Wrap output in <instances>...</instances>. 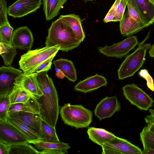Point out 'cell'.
<instances>
[{"label": "cell", "instance_id": "60d3db41", "mask_svg": "<svg viewBox=\"0 0 154 154\" xmlns=\"http://www.w3.org/2000/svg\"><path fill=\"white\" fill-rule=\"evenodd\" d=\"M11 145L0 141V154H9Z\"/></svg>", "mask_w": 154, "mask_h": 154}, {"label": "cell", "instance_id": "44dd1931", "mask_svg": "<svg viewBox=\"0 0 154 154\" xmlns=\"http://www.w3.org/2000/svg\"><path fill=\"white\" fill-rule=\"evenodd\" d=\"M55 68L60 69L69 81L77 80L76 70L72 62L68 59L60 58L54 61Z\"/></svg>", "mask_w": 154, "mask_h": 154}, {"label": "cell", "instance_id": "4dcf8cb0", "mask_svg": "<svg viewBox=\"0 0 154 154\" xmlns=\"http://www.w3.org/2000/svg\"><path fill=\"white\" fill-rule=\"evenodd\" d=\"M9 93L0 94V120H5L10 105Z\"/></svg>", "mask_w": 154, "mask_h": 154}, {"label": "cell", "instance_id": "7c38bea8", "mask_svg": "<svg viewBox=\"0 0 154 154\" xmlns=\"http://www.w3.org/2000/svg\"><path fill=\"white\" fill-rule=\"evenodd\" d=\"M121 110V105L117 97H106L97 105L94 112L100 120L112 117Z\"/></svg>", "mask_w": 154, "mask_h": 154}, {"label": "cell", "instance_id": "2e32d148", "mask_svg": "<svg viewBox=\"0 0 154 154\" xmlns=\"http://www.w3.org/2000/svg\"><path fill=\"white\" fill-rule=\"evenodd\" d=\"M107 84V80L104 76L96 74L79 81L75 86L74 90L86 93L106 86Z\"/></svg>", "mask_w": 154, "mask_h": 154}, {"label": "cell", "instance_id": "1f68e13d", "mask_svg": "<svg viewBox=\"0 0 154 154\" xmlns=\"http://www.w3.org/2000/svg\"><path fill=\"white\" fill-rule=\"evenodd\" d=\"M21 111L41 115L39 104L32 96L31 97L27 102L23 103Z\"/></svg>", "mask_w": 154, "mask_h": 154}, {"label": "cell", "instance_id": "d590c367", "mask_svg": "<svg viewBox=\"0 0 154 154\" xmlns=\"http://www.w3.org/2000/svg\"><path fill=\"white\" fill-rule=\"evenodd\" d=\"M138 75L142 78L145 79L146 81V85L148 88L152 91H154L153 80L146 69L141 70L138 72Z\"/></svg>", "mask_w": 154, "mask_h": 154}, {"label": "cell", "instance_id": "d4e9b609", "mask_svg": "<svg viewBox=\"0 0 154 154\" xmlns=\"http://www.w3.org/2000/svg\"><path fill=\"white\" fill-rule=\"evenodd\" d=\"M29 144H33L40 150L55 149L60 151L65 154L67 153L68 150L70 148L68 143L62 142H46L42 140L30 141Z\"/></svg>", "mask_w": 154, "mask_h": 154}, {"label": "cell", "instance_id": "52a82bcc", "mask_svg": "<svg viewBox=\"0 0 154 154\" xmlns=\"http://www.w3.org/2000/svg\"><path fill=\"white\" fill-rule=\"evenodd\" d=\"M139 44L137 36L132 35L111 46L99 47L97 49L99 52L107 57L121 58Z\"/></svg>", "mask_w": 154, "mask_h": 154}, {"label": "cell", "instance_id": "8fae6325", "mask_svg": "<svg viewBox=\"0 0 154 154\" xmlns=\"http://www.w3.org/2000/svg\"><path fill=\"white\" fill-rule=\"evenodd\" d=\"M34 42L32 32L27 26H21L13 32L11 44L17 49L29 51Z\"/></svg>", "mask_w": 154, "mask_h": 154}, {"label": "cell", "instance_id": "f1b7e54d", "mask_svg": "<svg viewBox=\"0 0 154 154\" xmlns=\"http://www.w3.org/2000/svg\"><path fill=\"white\" fill-rule=\"evenodd\" d=\"M13 29L10 23L0 26V42L11 45Z\"/></svg>", "mask_w": 154, "mask_h": 154}, {"label": "cell", "instance_id": "b9f144b4", "mask_svg": "<svg viewBox=\"0 0 154 154\" xmlns=\"http://www.w3.org/2000/svg\"><path fill=\"white\" fill-rule=\"evenodd\" d=\"M41 154H64L65 153L58 150L55 149H45L42 150Z\"/></svg>", "mask_w": 154, "mask_h": 154}, {"label": "cell", "instance_id": "9c48e42d", "mask_svg": "<svg viewBox=\"0 0 154 154\" xmlns=\"http://www.w3.org/2000/svg\"><path fill=\"white\" fill-rule=\"evenodd\" d=\"M0 141L10 145L27 143L28 138L6 120H0Z\"/></svg>", "mask_w": 154, "mask_h": 154}, {"label": "cell", "instance_id": "4316f807", "mask_svg": "<svg viewBox=\"0 0 154 154\" xmlns=\"http://www.w3.org/2000/svg\"><path fill=\"white\" fill-rule=\"evenodd\" d=\"M41 128L43 138L42 141L50 142L60 141L57 134L55 127L50 125L42 118Z\"/></svg>", "mask_w": 154, "mask_h": 154}, {"label": "cell", "instance_id": "ab89813d", "mask_svg": "<svg viewBox=\"0 0 154 154\" xmlns=\"http://www.w3.org/2000/svg\"><path fill=\"white\" fill-rule=\"evenodd\" d=\"M23 104V103H18L10 105L8 110V114H10L21 111Z\"/></svg>", "mask_w": 154, "mask_h": 154}, {"label": "cell", "instance_id": "c3c4849f", "mask_svg": "<svg viewBox=\"0 0 154 154\" xmlns=\"http://www.w3.org/2000/svg\"><path fill=\"white\" fill-rule=\"evenodd\" d=\"M152 0V1H153V2H154V0Z\"/></svg>", "mask_w": 154, "mask_h": 154}, {"label": "cell", "instance_id": "f6af8a7d", "mask_svg": "<svg viewBox=\"0 0 154 154\" xmlns=\"http://www.w3.org/2000/svg\"><path fill=\"white\" fill-rule=\"evenodd\" d=\"M149 54L150 57H154V44L150 48Z\"/></svg>", "mask_w": 154, "mask_h": 154}, {"label": "cell", "instance_id": "d6986e66", "mask_svg": "<svg viewBox=\"0 0 154 154\" xmlns=\"http://www.w3.org/2000/svg\"><path fill=\"white\" fill-rule=\"evenodd\" d=\"M18 112L7 114L6 120L18 128L30 141L42 140V138L33 132L20 118Z\"/></svg>", "mask_w": 154, "mask_h": 154}, {"label": "cell", "instance_id": "ba28073f", "mask_svg": "<svg viewBox=\"0 0 154 154\" xmlns=\"http://www.w3.org/2000/svg\"><path fill=\"white\" fill-rule=\"evenodd\" d=\"M102 154H142V151L127 140L116 136L101 146Z\"/></svg>", "mask_w": 154, "mask_h": 154}, {"label": "cell", "instance_id": "277c9868", "mask_svg": "<svg viewBox=\"0 0 154 154\" xmlns=\"http://www.w3.org/2000/svg\"><path fill=\"white\" fill-rule=\"evenodd\" d=\"M60 48V45H56L28 51L20 57L19 61L20 68L25 74L33 73L42 63L51 57L55 56Z\"/></svg>", "mask_w": 154, "mask_h": 154}, {"label": "cell", "instance_id": "484cf974", "mask_svg": "<svg viewBox=\"0 0 154 154\" xmlns=\"http://www.w3.org/2000/svg\"><path fill=\"white\" fill-rule=\"evenodd\" d=\"M0 54L5 66H11L17 52V49L11 45L0 42Z\"/></svg>", "mask_w": 154, "mask_h": 154}, {"label": "cell", "instance_id": "e575fe53", "mask_svg": "<svg viewBox=\"0 0 154 154\" xmlns=\"http://www.w3.org/2000/svg\"><path fill=\"white\" fill-rule=\"evenodd\" d=\"M127 3V0H120L118 6L116 15L112 22L120 21L122 20L125 12Z\"/></svg>", "mask_w": 154, "mask_h": 154}, {"label": "cell", "instance_id": "30bf717a", "mask_svg": "<svg viewBox=\"0 0 154 154\" xmlns=\"http://www.w3.org/2000/svg\"><path fill=\"white\" fill-rule=\"evenodd\" d=\"M41 4V0H17L9 7L8 14L14 18L22 17L36 11Z\"/></svg>", "mask_w": 154, "mask_h": 154}, {"label": "cell", "instance_id": "bcb514c9", "mask_svg": "<svg viewBox=\"0 0 154 154\" xmlns=\"http://www.w3.org/2000/svg\"><path fill=\"white\" fill-rule=\"evenodd\" d=\"M149 110L151 114L154 117V109H149Z\"/></svg>", "mask_w": 154, "mask_h": 154}, {"label": "cell", "instance_id": "8992f818", "mask_svg": "<svg viewBox=\"0 0 154 154\" xmlns=\"http://www.w3.org/2000/svg\"><path fill=\"white\" fill-rule=\"evenodd\" d=\"M123 95L130 103L139 109L147 111L152 106V99L134 83L127 84L122 88Z\"/></svg>", "mask_w": 154, "mask_h": 154}, {"label": "cell", "instance_id": "d6a6232c", "mask_svg": "<svg viewBox=\"0 0 154 154\" xmlns=\"http://www.w3.org/2000/svg\"><path fill=\"white\" fill-rule=\"evenodd\" d=\"M8 8L5 0H0V26L9 23L7 17Z\"/></svg>", "mask_w": 154, "mask_h": 154}, {"label": "cell", "instance_id": "8d00e7d4", "mask_svg": "<svg viewBox=\"0 0 154 154\" xmlns=\"http://www.w3.org/2000/svg\"><path fill=\"white\" fill-rule=\"evenodd\" d=\"M128 11L131 17L137 22L147 26L143 21L139 14L133 6L128 3H127Z\"/></svg>", "mask_w": 154, "mask_h": 154}, {"label": "cell", "instance_id": "9a60e30c", "mask_svg": "<svg viewBox=\"0 0 154 154\" xmlns=\"http://www.w3.org/2000/svg\"><path fill=\"white\" fill-rule=\"evenodd\" d=\"M38 73L26 75L23 73L17 78L15 83L19 84L33 97L41 96L42 92L37 79Z\"/></svg>", "mask_w": 154, "mask_h": 154}, {"label": "cell", "instance_id": "7bdbcfd3", "mask_svg": "<svg viewBox=\"0 0 154 154\" xmlns=\"http://www.w3.org/2000/svg\"><path fill=\"white\" fill-rule=\"evenodd\" d=\"M55 76L59 79H63L65 76L63 72L59 69L55 68Z\"/></svg>", "mask_w": 154, "mask_h": 154}, {"label": "cell", "instance_id": "7dc6e473", "mask_svg": "<svg viewBox=\"0 0 154 154\" xmlns=\"http://www.w3.org/2000/svg\"><path fill=\"white\" fill-rule=\"evenodd\" d=\"M86 0L92 1H93V0Z\"/></svg>", "mask_w": 154, "mask_h": 154}, {"label": "cell", "instance_id": "83f0119b", "mask_svg": "<svg viewBox=\"0 0 154 154\" xmlns=\"http://www.w3.org/2000/svg\"><path fill=\"white\" fill-rule=\"evenodd\" d=\"M29 144L25 143L11 145L9 154H41L40 151Z\"/></svg>", "mask_w": 154, "mask_h": 154}, {"label": "cell", "instance_id": "3957f363", "mask_svg": "<svg viewBox=\"0 0 154 154\" xmlns=\"http://www.w3.org/2000/svg\"><path fill=\"white\" fill-rule=\"evenodd\" d=\"M150 32L145 39L138 44L132 53L127 55L117 71L119 79L123 80L133 76L144 64L147 51L151 47L150 43H144L149 38Z\"/></svg>", "mask_w": 154, "mask_h": 154}, {"label": "cell", "instance_id": "4fadbf2b", "mask_svg": "<svg viewBox=\"0 0 154 154\" xmlns=\"http://www.w3.org/2000/svg\"><path fill=\"white\" fill-rule=\"evenodd\" d=\"M23 73L11 66L0 68V94L9 93L14 86L16 79Z\"/></svg>", "mask_w": 154, "mask_h": 154}, {"label": "cell", "instance_id": "f546056e", "mask_svg": "<svg viewBox=\"0 0 154 154\" xmlns=\"http://www.w3.org/2000/svg\"><path fill=\"white\" fill-rule=\"evenodd\" d=\"M140 140L143 148L154 149V135L145 127L140 133Z\"/></svg>", "mask_w": 154, "mask_h": 154}, {"label": "cell", "instance_id": "ee69618b", "mask_svg": "<svg viewBox=\"0 0 154 154\" xmlns=\"http://www.w3.org/2000/svg\"><path fill=\"white\" fill-rule=\"evenodd\" d=\"M142 154H154V149L143 148Z\"/></svg>", "mask_w": 154, "mask_h": 154}, {"label": "cell", "instance_id": "ffe728a7", "mask_svg": "<svg viewBox=\"0 0 154 154\" xmlns=\"http://www.w3.org/2000/svg\"><path fill=\"white\" fill-rule=\"evenodd\" d=\"M87 133L91 140L101 146L116 137L112 133L104 129L94 127L89 128Z\"/></svg>", "mask_w": 154, "mask_h": 154}, {"label": "cell", "instance_id": "7a4b0ae2", "mask_svg": "<svg viewBox=\"0 0 154 154\" xmlns=\"http://www.w3.org/2000/svg\"><path fill=\"white\" fill-rule=\"evenodd\" d=\"M45 46H60V50L67 52L78 47L82 42L63 19L59 18L52 22L48 29Z\"/></svg>", "mask_w": 154, "mask_h": 154}, {"label": "cell", "instance_id": "cb8c5ba5", "mask_svg": "<svg viewBox=\"0 0 154 154\" xmlns=\"http://www.w3.org/2000/svg\"><path fill=\"white\" fill-rule=\"evenodd\" d=\"M14 84L12 90L8 94L10 105L26 103L32 95L19 84L15 83Z\"/></svg>", "mask_w": 154, "mask_h": 154}, {"label": "cell", "instance_id": "6da1fadb", "mask_svg": "<svg viewBox=\"0 0 154 154\" xmlns=\"http://www.w3.org/2000/svg\"><path fill=\"white\" fill-rule=\"evenodd\" d=\"M48 72L38 73L37 79L43 94L40 97H32L39 104L42 119L55 127L59 112L58 97L53 81Z\"/></svg>", "mask_w": 154, "mask_h": 154}, {"label": "cell", "instance_id": "f35d334b", "mask_svg": "<svg viewBox=\"0 0 154 154\" xmlns=\"http://www.w3.org/2000/svg\"><path fill=\"white\" fill-rule=\"evenodd\" d=\"M144 120L146 124V128L150 133L154 135V117L151 114L147 115Z\"/></svg>", "mask_w": 154, "mask_h": 154}, {"label": "cell", "instance_id": "7402d4cb", "mask_svg": "<svg viewBox=\"0 0 154 154\" xmlns=\"http://www.w3.org/2000/svg\"><path fill=\"white\" fill-rule=\"evenodd\" d=\"M67 0H43V10L47 21L56 17Z\"/></svg>", "mask_w": 154, "mask_h": 154}, {"label": "cell", "instance_id": "603a6c76", "mask_svg": "<svg viewBox=\"0 0 154 154\" xmlns=\"http://www.w3.org/2000/svg\"><path fill=\"white\" fill-rule=\"evenodd\" d=\"M59 18L65 21L81 41H83L85 36L82 25L81 19L78 15L70 14L60 15Z\"/></svg>", "mask_w": 154, "mask_h": 154}, {"label": "cell", "instance_id": "5bb4252c", "mask_svg": "<svg viewBox=\"0 0 154 154\" xmlns=\"http://www.w3.org/2000/svg\"><path fill=\"white\" fill-rule=\"evenodd\" d=\"M137 11L148 26L154 23V2L151 0H127Z\"/></svg>", "mask_w": 154, "mask_h": 154}, {"label": "cell", "instance_id": "5b68a950", "mask_svg": "<svg viewBox=\"0 0 154 154\" xmlns=\"http://www.w3.org/2000/svg\"><path fill=\"white\" fill-rule=\"evenodd\" d=\"M60 113L65 124L77 129L88 127L92 120L91 111L82 105L66 103L61 108Z\"/></svg>", "mask_w": 154, "mask_h": 154}, {"label": "cell", "instance_id": "ac0fdd59", "mask_svg": "<svg viewBox=\"0 0 154 154\" xmlns=\"http://www.w3.org/2000/svg\"><path fill=\"white\" fill-rule=\"evenodd\" d=\"M20 119L35 134L43 140L41 123L42 117L38 114L20 111L18 112Z\"/></svg>", "mask_w": 154, "mask_h": 154}, {"label": "cell", "instance_id": "e0dca14e", "mask_svg": "<svg viewBox=\"0 0 154 154\" xmlns=\"http://www.w3.org/2000/svg\"><path fill=\"white\" fill-rule=\"evenodd\" d=\"M147 27V25L140 23L132 19L128 10L125 12L122 19L120 21V32L124 36H130Z\"/></svg>", "mask_w": 154, "mask_h": 154}, {"label": "cell", "instance_id": "836d02e7", "mask_svg": "<svg viewBox=\"0 0 154 154\" xmlns=\"http://www.w3.org/2000/svg\"><path fill=\"white\" fill-rule=\"evenodd\" d=\"M120 1V0H115L103 19V21L104 22L107 23L109 22H112L116 15L118 6Z\"/></svg>", "mask_w": 154, "mask_h": 154}, {"label": "cell", "instance_id": "74e56055", "mask_svg": "<svg viewBox=\"0 0 154 154\" xmlns=\"http://www.w3.org/2000/svg\"><path fill=\"white\" fill-rule=\"evenodd\" d=\"M55 56H53L38 66L33 71V73H39L43 71H48L51 69L52 61Z\"/></svg>", "mask_w": 154, "mask_h": 154}]
</instances>
